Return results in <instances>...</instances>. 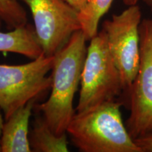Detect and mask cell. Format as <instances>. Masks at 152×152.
Listing matches in <instances>:
<instances>
[{
    "label": "cell",
    "mask_w": 152,
    "mask_h": 152,
    "mask_svg": "<svg viewBox=\"0 0 152 152\" xmlns=\"http://www.w3.org/2000/svg\"><path fill=\"white\" fill-rule=\"evenodd\" d=\"M4 121H5V119H4L3 115H1V111H0V142H1V133H2V129H3L4 124ZM0 152H1V144H0Z\"/></svg>",
    "instance_id": "obj_15"
},
{
    "label": "cell",
    "mask_w": 152,
    "mask_h": 152,
    "mask_svg": "<svg viewBox=\"0 0 152 152\" xmlns=\"http://www.w3.org/2000/svg\"><path fill=\"white\" fill-rule=\"evenodd\" d=\"M78 12L83 10L90 0H64Z\"/></svg>",
    "instance_id": "obj_14"
},
{
    "label": "cell",
    "mask_w": 152,
    "mask_h": 152,
    "mask_svg": "<svg viewBox=\"0 0 152 152\" xmlns=\"http://www.w3.org/2000/svg\"><path fill=\"white\" fill-rule=\"evenodd\" d=\"M33 128L29 132V142L34 152H67V133L58 135L51 130L40 113L35 111Z\"/></svg>",
    "instance_id": "obj_10"
},
{
    "label": "cell",
    "mask_w": 152,
    "mask_h": 152,
    "mask_svg": "<svg viewBox=\"0 0 152 152\" xmlns=\"http://www.w3.org/2000/svg\"><path fill=\"white\" fill-rule=\"evenodd\" d=\"M80 80L76 112L117 100L124 89L121 73L113 61L103 30L90 39Z\"/></svg>",
    "instance_id": "obj_3"
},
{
    "label": "cell",
    "mask_w": 152,
    "mask_h": 152,
    "mask_svg": "<svg viewBox=\"0 0 152 152\" xmlns=\"http://www.w3.org/2000/svg\"><path fill=\"white\" fill-rule=\"evenodd\" d=\"M0 52L18 54L30 59L43 54L35 30L28 24L7 33L0 31Z\"/></svg>",
    "instance_id": "obj_9"
},
{
    "label": "cell",
    "mask_w": 152,
    "mask_h": 152,
    "mask_svg": "<svg viewBox=\"0 0 152 152\" xmlns=\"http://www.w3.org/2000/svg\"><path fill=\"white\" fill-rule=\"evenodd\" d=\"M87 39L81 30L76 31L67 44L54 56L52 69L51 94L34 109L41 113L55 134L66 132L76 113L74 96L79 85L87 55Z\"/></svg>",
    "instance_id": "obj_1"
},
{
    "label": "cell",
    "mask_w": 152,
    "mask_h": 152,
    "mask_svg": "<svg viewBox=\"0 0 152 152\" xmlns=\"http://www.w3.org/2000/svg\"><path fill=\"white\" fill-rule=\"evenodd\" d=\"M122 104L110 101L76 112L66 130L73 146L81 152H142L123 123Z\"/></svg>",
    "instance_id": "obj_2"
},
{
    "label": "cell",
    "mask_w": 152,
    "mask_h": 152,
    "mask_svg": "<svg viewBox=\"0 0 152 152\" xmlns=\"http://www.w3.org/2000/svg\"><path fill=\"white\" fill-rule=\"evenodd\" d=\"M54 56L42 54L32 61L20 65L0 64V109L4 119L30 101L36 100L52 86Z\"/></svg>",
    "instance_id": "obj_4"
},
{
    "label": "cell",
    "mask_w": 152,
    "mask_h": 152,
    "mask_svg": "<svg viewBox=\"0 0 152 152\" xmlns=\"http://www.w3.org/2000/svg\"><path fill=\"white\" fill-rule=\"evenodd\" d=\"M143 1L146 4H148L151 7H152V0H143Z\"/></svg>",
    "instance_id": "obj_16"
},
{
    "label": "cell",
    "mask_w": 152,
    "mask_h": 152,
    "mask_svg": "<svg viewBox=\"0 0 152 152\" xmlns=\"http://www.w3.org/2000/svg\"><path fill=\"white\" fill-rule=\"evenodd\" d=\"M142 152H152V134L134 140Z\"/></svg>",
    "instance_id": "obj_13"
},
{
    "label": "cell",
    "mask_w": 152,
    "mask_h": 152,
    "mask_svg": "<svg viewBox=\"0 0 152 152\" xmlns=\"http://www.w3.org/2000/svg\"><path fill=\"white\" fill-rule=\"evenodd\" d=\"M114 0H90L83 10L79 12L81 30L90 41L98 33L101 18L109 10ZM127 6L136 5L139 0H123Z\"/></svg>",
    "instance_id": "obj_11"
},
{
    "label": "cell",
    "mask_w": 152,
    "mask_h": 152,
    "mask_svg": "<svg viewBox=\"0 0 152 152\" xmlns=\"http://www.w3.org/2000/svg\"><path fill=\"white\" fill-rule=\"evenodd\" d=\"M17 1H19V0H17Z\"/></svg>",
    "instance_id": "obj_18"
},
{
    "label": "cell",
    "mask_w": 152,
    "mask_h": 152,
    "mask_svg": "<svg viewBox=\"0 0 152 152\" xmlns=\"http://www.w3.org/2000/svg\"><path fill=\"white\" fill-rule=\"evenodd\" d=\"M140 36V68L132 84L124 92L130 109L125 124L134 140L152 134V19L142 20Z\"/></svg>",
    "instance_id": "obj_6"
},
{
    "label": "cell",
    "mask_w": 152,
    "mask_h": 152,
    "mask_svg": "<svg viewBox=\"0 0 152 152\" xmlns=\"http://www.w3.org/2000/svg\"><path fill=\"white\" fill-rule=\"evenodd\" d=\"M141 22V9L136 4L113 15L102 26L109 52L121 73L123 93L130 88L140 68Z\"/></svg>",
    "instance_id": "obj_5"
},
{
    "label": "cell",
    "mask_w": 152,
    "mask_h": 152,
    "mask_svg": "<svg viewBox=\"0 0 152 152\" xmlns=\"http://www.w3.org/2000/svg\"><path fill=\"white\" fill-rule=\"evenodd\" d=\"M37 102L30 101L5 120L1 137V152H30L29 123Z\"/></svg>",
    "instance_id": "obj_8"
},
{
    "label": "cell",
    "mask_w": 152,
    "mask_h": 152,
    "mask_svg": "<svg viewBox=\"0 0 152 152\" xmlns=\"http://www.w3.org/2000/svg\"><path fill=\"white\" fill-rule=\"evenodd\" d=\"M29 7L43 54L54 56L77 30L79 12L64 0H23Z\"/></svg>",
    "instance_id": "obj_7"
},
{
    "label": "cell",
    "mask_w": 152,
    "mask_h": 152,
    "mask_svg": "<svg viewBox=\"0 0 152 152\" xmlns=\"http://www.w3.org/2000/svg\"><path fill=\"white\" fill-rule=\"evenodd\" d=\"M151 12H152V7H151Z\"/></svg>",
    "instance_id": "obj_17"
},
{
    "label": "cell",
    "mask_w": 152,
    "mask_h": 152,
    "mask_svg": "<svg viewBox=\"0 0 152 152\" xmlns=\"http://www.w3.org/2000/svg\"><path fill=\"white\" fill-rule=\"evenodd\" d=\"M0 20L12 30L27 25V14L17 0H0Z\"/></svg>",
    "instance_id": "obj_12"
}]
</instances>
